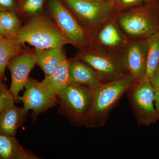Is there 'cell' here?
<instances>
[{
    "label": "cell",
    "mask_w": 159,
    "mask_h": 159,
    "mask_svg": "<svg viewBox=\"0 0 159 159\" xmlns=\"http://www.w3.org/2000/svg\"><path fill=\"white\" fill-rule=\"evenodd\" d=\"M135 82L132 76L128 73L119 79L92 89L93 102L85 126L89 128L104 126L112 111L118 105L123 95Z\"/></svg>",
    "instance_id": "1"
},
{
    "label": "cell",
    "mask_w": 159,
    "mask_h": 159,
    "mask_svg": "<svg viewBox=\"0 0 159 159\" xmlns=\"http://www.w3.org/2000/svg\"><path fill=\"white\" fill-rule=\"evenodd\" d=\"M114 17L129 40L148 39L159 31V0H150Z\"/></svg>",
    "instance_id": "2"
},
{
    "label": "cell",
    "mask_w": 159,
    "mask_h": 159,
    "mask_svg": "<svg viewBox=\"0 0 159 159\" xmlns=\"http://www.w3.org/2000/svg\"><path fill=\"white\" fill-rule=\"evenodd\" d=\"M11 39L22 45L28 43L36 49L62 48L68 43L57 25L43 16L31 20Z\"/></svg>",
    "instance_id": "3"
},
{
    "label": "cell",
    "mask_w": 159,
    "mask_h": 159,
    "mask_svg": "<svg viewBox=\"0 0 159 159\" xmlns=\"http://www.w3.org/2000/svg\"><path fill=\"white\" fill-rule=\"evenodd\" d=\"M57 98L59 114L68 119L73 126H85L93 102V89L70 84Z\"/></svg>",
    "instance_id": "4"
},
{
    "label": "cell",
    "mask_w": 159,
    "mask_h": 159,
    "mask_svg": "<svg viewBox=\"0 0 159 159\" xmlns=\"http://www.w3.org/2000/svg\"><path fill=\"white\" fill-rule=\"evenodd\" d=\"M84 48L76 59L90 67L102 84L114 81L128 74L122 53H116L92 45Z\"/></svg>",
    "instance_id": "5"
},
{
    "label": "cell",
    "mask_w": 159,
    "mask_h": 159,
    "mask_svg": "<svg viewBox=\"0 0 159 159\" xmlns=\"http://www.w3.org/2000/svg\"><path fill=\"white\" fill-rule=\"evenodd\" d=\"M155 92L147 77L141 82L135 83L126 92L139 126H148L159 121V114L154 101Z\"/></svg>",
    "instance_id": "6"
},
{
    "label": "cell",
    "mask_w": 159,
    "mask_h": 159,
    "mask_svg": "<svg viewBox=\"0 0 159 159\" xmlns=\"http://www.w3.org/2000/svg\"><path fill=\"white\" fill-rule=\"evenodd\" d=\"M81 25L90 33L114 16L112 0H64Z\"/></svg>",
    "instance_id": "7"
},
{
    "label": "cell",
    "mask_w": 159,
    "mask_h": 159,
    "mask_svg": "<svg viewBox=\"0 0 159 159\" xmlns=\"http://www.w3.org/2000/svg\"><path fill=\"white\" fill-rule=\"evenodd\" d=\"M51 13L68 42L81 48L90 44L91 34L77 18L58 0H50Z\"/></svg>",
    "instance_id": "8"
},
{
    "label": "cell",
    "mask_w": 159,
    "mask_h": 159,
    "mask_svg": "<svg viewBox=\"0 0 159 159\" xmlns=\"http://www.w3.org/2000/svg\"><path fill=\"white\" fill-rule=\"evenodd\" d=\"M25 89L24 94L18 97V100L23 102V107L27 111H32V117L34 122L40 114L57 105V97L48 93L40 82L36 80L29 77Z\"/></svg>",
    "instance_id": "9"
},
{
    "label": "cell",
    "mask_w": 159,
    "mask_h": 159,
    "mask_svg": "<svg viewBox=\"0 0 159 159\" xmlns=\"http://www.w3.org/2000/svg\"><path fill=\"white\" fill-rule=\"evenodd\" d=\"M148 52V39L129 40L122 52L123 62L136 82L146 78Z\"/></svg>",
    "instance_id": "10"
},
{
    "label": "cell",
    "mask_w": 159,
    "mask_h": 159,
    "mask_svg": "<svg viewBox=\"0 0 159 159\" xmlns=\"http://www.w3.org/2000/svg\"><path fill=\"white\" fill-rule=\"evenodd\" d=\"M129 41L113 16L106 21L91 34L90 45L121 53Z\"/></svg>",
    "instance_id": "11"
},
{
    "label": "cell",
    "mask_w": 159,
    "mask_h": 159,
    "mask_svg": "<svg viewBox=\"0 0 159 159\" xmlns=\"http://www.w3.org/2000/svg\"><path fill=\"white\" fill-rule=\"evenodd\" d=\"M35 65L33 54L23 53L11 58L7 68L11 75V84L9 90L14 97L15 102H19L18 97L24 90L31 70Z\"/></svg>",
    "instance_id": "12"
},
{
    "label": "cell",
    "mask_w": 159,
    "mask_h": 159,
    "mask_svg": "<svg viewBox=\"0 0 159 159\" xmlns=\"http://www.w3.org/2000/svg\"><path fill=\"white\" fill-rule=\"evenodd\" d=\"M28 112L14 103L8 107L0 114V134L15 137L17 129L27 121Z\"/></svg>",
    "instance_id": "13"
},
{
    "label": "cell",
    "mask_w": 159,
    "mask_h": 159,
    "mask_svg": "<svg viewBox=\"0 0 159 159\" xmlns=\"http://www.w3.org/2000/svg\"><path fill=\"white\" fill-rule=\"evenodd\" d=\"M70 84L86 86L91 89L102 84L90 67L79 60L69 61Z\"/></svg>",
    "instance_id": "14"
},
{
    "label": "cell",
    "mask_w": 159,
    "mask_h": 159,
    "mask_svg": "<svg viewBox=\"0 0 159 159\" xmlns=\"http://www.w3.org/2000/svg\"><path fill=\"white\" fill-rule=\"evenodd\" d=\"M69 60L66 58L60 64L53 74L45 76L40 82L45 90L51 96L57 97L63 90L70 84Z\"/></svg>",
    "instance_id": "15"
},
{
    "label": "cell",
    "mask_w": 159,
    "mask_h": 159,
    "mask_svg": "<svg viewBox=\"0 0 159 159\" xmlns=\"http://www.w3.org/2000/svg\"><path fill=\"white\" fill-rule=\"evenodd\" d=\"M33 54L35 65L41 68L45 76L53 74L60 64L66 58L62 48L36 49Z\"/></svg>",
    "instance_id": "16"
},
{
    "label": "cell",
    "mask_w": 159,
    "mask_h": 159,
    "mask_svg": "<svg viewBox=\"0 0 159 159\" xmlns=\"http://www.w3.org/2000/svg\"><path fill=\"white\" fill-rule=\"evenodd\" d=\"M33 152L25 149L14 137L0 134V159H39Z\"/></svg>",
    "instance_id": "17"
},
{
    "label": "cell",
    "mask_w": 159,
    "mask_h": 159,
    "mask_svg": "<svg viewBox=\"0 0 159 159\" xmlns=\"http://www.w3.org/2000/svg\"><path fill=\"white\" fill-rule=\"evenodd\" d=\"M23 53L22 44L17 41L0 37V82L6 80L5 70L10 60Z\"/></svg>",
    "instance_id": "18"
},
{
    "label": "cell",
    "mask_w": 159,
    "mask_h": 159,
    "mask_svg": "<svg viewBox=\"0 0 159 159\" xmlns=\"http://www.w3.org/2000/svg\"><path fill=\"white\" fill-rule=\"evenodd\" d=\"M148 52L146 77L149 80L159 64V31L148 39Z\"/></svg>",
    "instance_id": "19"
},
{
    "label": "cell",
    "mask_w": 159,
    "mask_h": 159,
    "mask_svg": "<svg viewBox=\"0 0 159 159\" xmlns=\"http://www.w3.org/2000/svg\"><path fill=\"white\" fill-rule=\"evenodd\" d=\"M0 19L4 37L7 38H12L22 27L20 21L14 12L1 11Z\"/></svg>",
    "instance_id": "20"
},
{
    "label": "cell",
    "mask_w": 159,
    "mask_h": 159,
    "mask_svg": "<svg viewBox=\"0 0 159 159\" xmlns=\"http://www.w3.org/2000/svg\"><path fill=\"white\" fill-rule=\"evenodd\" d=\"M150 0H112L114 15L148 2Z\"/></svg>",
    "instance_id": "21"
},
{
    "label": "cell",
    "mask_w": 159,
    "mask_h": 159,
    "mask_svg": "<svg viewBox=\"0 0 159 159\" xmlns=\"http://www.w3.org/2000/svg\"><path fill=\"white\" fill-rule=\"evenodd\" d=\"M43 2L44 0H20V9L27 14H36L42 9Z\"/></svg>",
    "instance_id": "22"
},
{
    "label": "cell",
    "mask_w": 159,
    "mask_h": 159,
    "mask_svg": "<svg viewBox=\"0 0 159 159\" xmlns=\"http://www.w3.org/2000/svg\"><path fill=\"white\" fill-rule=\"evenodd\" d=\"M16 103L14 97L3 82H0V114L11 104Z\"/></svg>",
    "instance_id": "23"
},
{
    "label": "cell",
    "mask_w": 159,
    "mask_h": 159,
    "mask_svg": "<svg viewBox=\"0 0 159 159\" xmlns=\"http://www.w3.org/2000/svg\"><path fill=\"white\" fill-rule=\"evenodd\" d=\"M17 10L16 0H0V12L9 11L16 13Z\"/></svg>",
    "instance_id": "24"
},
{
    "label": "cell",
    "mask_w": 159,
    "mask_h": 159,
    "mask_svg": "<svg viewBox=\"0 0 159 159\" xmlns=\"http://www.w3.org/2000/svg\"><path fill=\"white\" fill-rule=\"evenodd\" d=\"M150 80L155 90H159V64Z\"/></svg>",
    "instance_id": "25"
},
{
    "label": "cell",
    "mask_w": 159,
    "mask_h": 159,
    "mask_svg": "<svg viewBox=\"0 0 159 159\" xmlns=\"http://www.w3.org/2000/svg\"><path fill=\"white\" fill-rule=\"evenodd\" d=\"M154 101L155 106L159 114V90H155Z\"/></svg>",
    "instance_id": "26"
},
{
    "label": "cell",
    "mask_w": 159,
    "mask_h": 159,
    "mask_svg": "<svg viewBox=\"0 0 159 159\" xmlns=\"http://www.w3.org/2000/svg\"><path fill=\"white\" fill-rule=\"evenodd\" d=\"M1 36H4V34H3L2 27L1 24V19H0V37Z\"/></svg>",
    "instance_id": "27"
},
{
    "label": "cell",
    "mask_w": 159,
    "mask_h": 159,
    "mask_svg": "<svg viewBox=\"0 0 159 159\" xmlns=\"http://www.w3.org/2000/svg\"></svg>",
    "instance_id": "28"
}]
</instances>
